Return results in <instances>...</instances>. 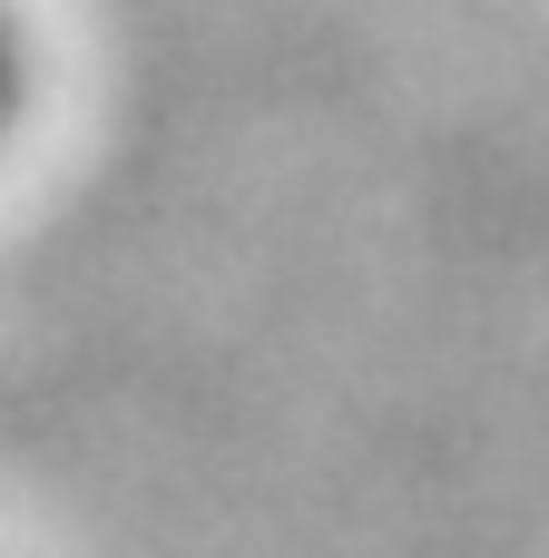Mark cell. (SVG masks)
Masks as SVG:
<instances>
[{
	"label": "cell",
	"mask_w": 549,
	"mask_h": 558,
	"mask_svg": "<svg viewBox=\"0 0 549 558\" xmlns=\"http://www.w3.org/2000/svg\"><path fill=\"white\" fill-rule=\"evenodd\" d=\"M29 108H39V20L29 0H0V157L29 137Z\"/></svg>",
	"instance_id": "cell-1"
}]
</instances>
